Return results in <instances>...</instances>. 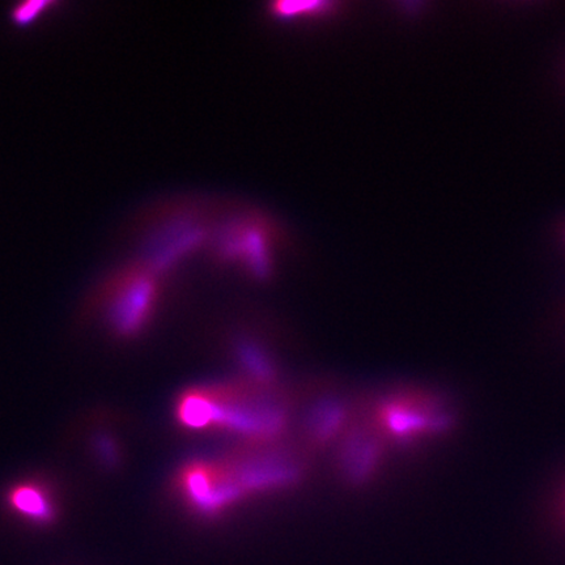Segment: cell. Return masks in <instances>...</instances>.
I'll return each instance as SVG.
<instances>
[{
    "mask_svg": "<svg viewBox=\"0 0 565 565\" xmlns=\"http://www.w3.org/2000/svg\"><path fill=\"white\" fill-rule=\"evenodd\" d=\"M454 413L433 393L401 388L374 402L371 426L386 444L415 445L437 439L454 427Z\"/></svg>",
    "mask_w": 565,
    "mask_h": 565,
    "instance_id": "3957f363",
    "label": "cell"
},
{
    "mask_svg": "<svg viewBox=\"0 0 565 565\" xmlns=\"http://www.w3.org/2000/svg\"><path fill=\"white\" fill-rule=\"evenodd\" d=\"M350 409L343 401L324 398L310 409L307 419V434L317 445H327L348 433Z\"/></svg>",
    "mask_w": 565,
    "mask_h": 565,
    "instance_id": "52a82bcc",
    "label": "cell"
},
{
    "mask_svg": "<svg viewBox=\"0 0 565 565\" xmlns=\"http://www.w3.org/2000/svg\"><path fill=\"white\" fill-rule=\"evenodd\" d=\"M385 447L386 443L369 420L350 426L339 449V468L348 482L365 484L376 477Z\"/></svg>",
    "mask_w": 565,
    "mask_h": 565,
    "instance_id": "5b68a950",
    "label": "cell"
},
{
    "mask_svg": "<svg viewBox=\"0 0 565 565\" xmlns=\"http://www.w3.org/2000/svg\"><path fill=\"white\" fill-rule=\"evenodd\" d=\"M7 504L13 513L38 525H51L56 510L53 494L38 482H21L7 492Z\"/></svg>",
    "mask_w": 565,
    "mask_h": 565,
    "instance_id": "8992f818",
    "label": "cell"
},
{
    "mask_svg": "<svg viewBox=\"0 0 565 565\" xmlns=\"http://www.w3.org/2000/svg\"><path fill=\"white\" fill-rule=\"evenodd\" d=\"M302 465L286 450L253 447L221 458L190 459L175 472L173 490L198 518L212 520L245 500L291 489Z\"/></svg>",
    "mask_w": 565,
    "mask_h": 565,
    "instance_id": "6da1fadb",
    "label": "cell"
},
{
    "mask_svg": "<svg viewBox=\"0 0 565 565\" xmlns=\"http://www.w3.org/2000/svg\"><path fill=\"white\" fill-rule=\"evenodd\" d=\"M159 300V273L138 265L117 275L108 288V317L119 335L140 333L150 322Z\"/></svg>",
    "mask_w": 565,
    "mask_h": 565,
    "instance_id": "277c9868",
    "label": "cell"
},
{
    "mask_svg": "<svg viewBox=\"0 0 565 565\" xmlns=\"http://www.w3.org/2000/svg\"><path fill=\"white\" fill-rule=\"evenodd\" d=\"M174 419L190 433H222L250 447H268L285 435L289 412L270 388L250 381L189 387L174 405Z\"/></svg>",
    "mask_w": 565,
    "mask_h": 565,
    "instance_id": "7a4b0ae2",
    "label": "cell"
},
{
    "mask_svg": "<svg viewBox=\"0 0 565 565\" xmlns=\"http://www.w3.org/2000/svg\"><path fill=\"white\" fill-rule=\"evenodd\" d=\"M52 4L49 3H28L20 6L18 10L13 11V21H15L19 25H28L33 23L34 20H38L41 18V15H44V13L47 11V7H51Z\"/></svg>",
    "mask_w": 565,
    "mask_h": 565,
    "instance_id": "9c48e42d",
    "label": "cell"
},
{
    "mask_svg": "<svg viewBox=\"0 0 565 565\" xmlns=\"http://www.w3.org/2000/svg\"><path fill=\"white\" fill-rule=\"evenodd\" d=\"M563 501H562V504H563V514H564V520H565V489L563 491Z\"/></svg>",
    "mask_w": 565,
    "mask_h": 565,
    "instance_id": "30bf717a",
    "label": "cell"
},
{
    "mask_svg": "<svg viewBox=\"0 0 565 565\" xmlns=\"http://www.w3.org/2000/svg\"><path fill=\"white\" fill-rule=\"evenodd\" d=\"M236 355L246 373L247 381L275 391V385L278 383L277 370H275L271 358L260 345L253 341H239L236 344Z\"/></svg>",
    "mask_w": 565,
    "mask_h": 565,
    "instance_id": "ba28073f",
    "label": "cell"
}]
</instances>
